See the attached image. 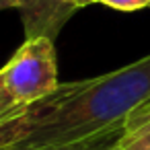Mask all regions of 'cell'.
I'll return each instance as SVG.
<instances>
[{
	"label": "cell",
	"mask_w": 150,
	"mask_h": 150,
	"mask_svg": "<svg viewBox=\"0 0 150 150\" xmlns=\"http://www.w3.org/2000/svg\"><path fill=\"white\" fill-rule=\"evenodd\" d=\"M66 2H70V4H74L76 8H82V6H88V4H93L95 0H66Z\"/></svg>",
	"instance_id": "52a82bcc"
},
{
	"label": "cell",
	"mask_w": 150,
	"mask_h": 150,
	"mask_svg": "<svg viewBox=\"0 0 150 150\" xmlns=\"http://www.w3.org/2000/svg\"><path fill=\"white\" fill-rule=\"evenodd\" d=\"M117 146L123 150H150V105L127 119Z\"/></svg>",
	"instance_id": "277c9868"
},
{
	"label": "cell",
	"mask_w": 150,
	"mask_h": 150,
	"mask_svg": "<svg viewBox=\"0 0 150 150\" xmlns=\"http://www.w3.org/2000/svg\"><path fill=\"white\" fill-rule=\"evenodd\" d=\"M95 2L111 6L115 11H123V13H132V11H140V8H150V0H95Z\"/></svg>",
	"instance_id": "8992f818"
},
{
	"label": "cell",
	"mask_w": 150,
	"mask_h": 150,
	"mask_svg": "<svg viewBox=\"0 0 150 150\" xmlns=\"http://www.w3.org/2000/svg\"><path fill=\"white\" fill-rule=\"evenodd\" d=\"M150 105V56L119 70L60 84L43 101L0 119V150L82 142L115 129Z\"/></svg>",
	"instance_id": "6da1fadb"
},
{
	"label": "cell",
	"mask_w": 150,
	"mask_h": 150,
	"mask_svg": "<svg viewBox=\"0 0 150 150\" xmlns=\"http://www.w3.org/2000/svg\"><path fill=\"white\" fill-rule=\"evenodd\" d=\"M2 8H17L23 19L25 39L50 37L56 39L70 17L78 11L66 0H0Z\"/></svg>",
	"instance_id": "3957f363"
},
{
	"label": "cell",
	"mask_w": 150,
	"mask_h": 150,
	"mask_svg": "<svg viewBox=\"0 0 150 150\" xmlns=\"http://www.w3.org/2000/svg\"><path fill=\"white\" fill-rule=\"evenodd\" d=\"M58 86L54 39H25L0 72V119L43 101Z\"/></svg>",
	"instance_id": "7a4b0ae2"
},
{
	"label": "cell",
	"mask_w": 150,
	"mask_h": 150,
	"mask_svg": "<svg viewBox=\"0 0 150 150\" xmlns=\"http://www.w3.org/2000/svg\"><path fill=\"white\" fill-rule=\"evenodd\" d=\"M123 136V129H115L109 134H101L82 142H74V144H62V146H41V148H31V150H109L113 148L119 138Z\"/></svg>",
	"instance_id": "5b68a950"
},
{
	"label": "cell",
	"mask_w": 150,
	"mask_h": 150,
	"mask_svg": "<svg viewBox=\"0 0 150 150\" xmlns=\"http://www.w3.org/2000/svg\"><path fill=\"white\" fill-rule=\"evenodd\" d=\"M109 150H123V148H119V146L115 144V146H113V148H109Z\"/></svg>",
	"instance_id": "ba28073f"
}]
</instances>
